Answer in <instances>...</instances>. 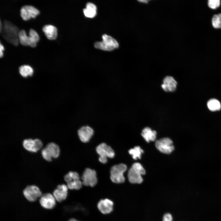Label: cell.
Segmentation results:
<instances>
[{
  "mask_svg": "<svg viewBox=\"0 0 221 221\" xmlns=\"http://www.w3.org/2000/svg\"><path fill=\"white\" fill-rule=\"evenodd\" d=\"M138 1L141 2L147 3H148V2L149 1V0H138Z\"/></svg>",
  "mask_w": 221,
  "mask_h": 221,
  "instance_id": "1f68e13d",
  "label": "cell"
},
{
  "mask_svg": "<svg viewBox=\"0 0 221 221\" xmlns=\"http://www.w3.org/2000/svg\"><path fill=\"white\" fill-rule=\"evenodd\" d=\"M113 203L108 199L100 200L97 204V207L100 212L103 214H108L113 210Z\"/></svg>",
  "mask_w": 221,
  "mask_h": 221,
  "instance_id": "9a60e30c",
  "label": "cell"
},
{
  "mask_svg": "<svg viewBox=\"0 0 221 221\" xmlns=\"http://www.w3.org/2000/svg\"><path fill=\"white\" fill-rule=\"evenodd\" d=\"M18 28L13 23L8 20H4L2 27L0 29V33L2 37L7 42L14 46H17L19 41Z\"/></svg>",
  "mask_w": 221,
  "mask_h": 221,
  "instance_id": "6da1fadb",
  "label": "cell"
},
{
  "mask_svg": "<svg viewBox=\"0 0 221 221\" xmlns=\"http://www.w3.org/2000/svg\"><path fill=\"white\" fill-rule=\"evenodd\" d=\"M97 7L93 3L91 2L87 3L86 5V8L83 10L84 15L88 18H93L96 14Z\"/></svg>",
  "mask_w": 221,
  "mask_h": 221,
  "instance_id": "d6986e66",
  "label": "cell"
},
{
  "mask_svg": "<svg viewBox=\"0 0 221 221\" xmlns=\"http://www.w3.org/2000/svg\"><path fill=\"white\" fill-rule=\"evenodd\" d=\"M41 155L44 159L46 161H51L52 157L49 155L45 148L42 149Z\"/></svg>",
  "mask_w": 221,
  "mask_h": 221,
  "instance_id": "83f0119b",
  "label": "cell"
},
{
  "mask_svg": "<svg viewBox=\"0 0 221 221\" xmlns=\"http://www.w3.org/2000/svg\"><path fill=\"white\" fill-rule=\"evenodd\" d=\"M69 221H79L77 220L76 219H75L74 218H72L71 219H70Z\"/></svg>",
  "mask_w": 221,
  "mask_h": 221,
  "instance_id": "d6a6232c",
  "label": "cell"
},
{
  "mask_svg": "<svg viewBox=\"0 0 221 221\" xmlns=\"http://www.w3.org/2000/svg\"><path fill=\"white\" fill-rule=\"evenodd\" d=\"M20 12L21 17L25 21L28 20L31 18H34L40 13L38 9L30 5L22 7L20 10Z\"/></svg>",
  "mask_w": 221,
  "mask_h": 221,
  "instance_id": "30bf717a",
  "label": "cell"
},
{
  "mask_svg": "<svg viewBox=\"0 0 221 221\" xmlns=\"http://www.w3.org/2000/svg\"><path fill=\"white\" fill-rule=\"evenodd\" d=\"M4 49V48L3 46L2 45V44L0 42V57L2 58L3 55V51Z\"/></svg>",
  "mask_w": 221,
  "mask_h": 221,
  "instance_id": "4dcf8cb0",
  "label": "cell"
},
{
  "mask_svg": "<svg viewBox=\"0 0 221 221\" xmlns=\"http://www.w3.org/2000/svg\"><path fill=\"white\" fill-rule=\"evenodd\" d=\"M143 153V150L139 146H135L134 148L129 150V153L132 156L134 160H137L138 158L140 159L141 155Z\"/></svg>",
  "mask_w": 221,
  "mask_h": 221,
  "instance_id": "603a6c76",
  "label": "cell"
},
{
  "mask_svg": "<svg viewBox=\"0 0 221 221\" xmlns=\"http://www.w3.org/2000/svg\"><path fill=\"white\" fill-rule=\"evenodd\" d=\"M56 201L53 195L48 193L42 194L40 198L39 202L43 208L50 209L55 206Z\"/></svg>",
  "mask_w": 221,
  "mask_h": 221,
  "instance_id": "8fae6325",
  "label": "cell"
},
{
  "mask_svg": "<svg viewBox=\"0 0 221 221\" xmlns=\"http://www.w3.org/2000/svg\"><path fill=\"white\" fill-rule=\"evenodd\" d=\"M80 140L83 142H88L94 134V130L91 127L87 126H83L78 131Z\"/></svg>",
  "mask_w": 221,
  "mask_h": 221,
  "instance_id": "5bb4252c",
  "label": "cell"
},
{
  "mask_svg": "<svg viewBox=\"0 0 221 221\" xmlns=\"http://www.w3.org/2000/svg\"><path fill=\"white\" fill-rule=\"evenodd\" d=\"M73 179H80L79 175L76 172H70L64 176V180L67 183Z\"/></svg>",
  "mask_w": 221,
  "mask_h": 221,
  "instance_id": "484cf974",
  "label": "cell"
},
{
  "mask_svg": "<svg viewBox=\"0 0 221 221\" xmlns=\"http://www.w3.org/2000/svg\"><path fill=\"white\" fill-rule=\"evenodd\" d=\"M212 25L215 28H221V14L214 15L212 20Z\"/></svg>",
  "mask_w": 221,
  "mask_h": 221,
  "instance_id": "d4e9b609",
  "label": "cell"
},
{
  "mask_svg": "<svg viewBox=\"0 0 221 221\" xmlns=\"http://www.w3.org/2000/svg\"><path fill=\"white\" fill-rule=\"evenodd\" d=\"M68 188L64 184H60L54 191L53 195L56 201L61 202L65 200L67 196Z\"/></svg>",
  "mask_w": 221,
  "mask_h": 221,
  "instance_id": "7c38bea8",
  "label": "cell"
},
{
  "mask_svg": "<svg viewBox=\"0 0 221 221\" xmlns=\"http://www.w3.org/2000/svg\"><path fill=\"white\" fill-rule=\"evenodd\" d=\"M155 145L158 150L165 154L171 153L174 149L172 141L168 138H164L157 140Z\"/></svg>",
  "mask_w": 221,
  "mask_h": 221,
  "instance_id": "52a82bcc",
  "label": "cell"
},
{
  "mask_svg": "<svg viewBox=\"0 0 221 221\" xmlns=\"http://www.w3.org/2000/svg\"><path fill=\"white\" fill-rule=\"evenodd\" d=\"M81 179L83 184L86 186L94 187L97 182L96 172L88 168L84 171Z\"/></svg>",
  "mask_w": 221,
  "mask_h": 221,
  "instance_id": "ba28073f",
  "label": "cell"
},
{
  "mask_svg": "<svg viewBox=\"0 0 221 221\" xmlns=\"http://www.w3.org/2000/svg\"><path fill=\"white\" fill-rule=\"evenodd\" d=\"M207 106L210 110L213 111L219 110L221 108L220 102L215 99H210L207 103Z\"/></svg>",
  "mask_w": 221,
  "mask_h": 221,
  "instance_id": "ffe728a7",
  "label": "cell"
},
{
  "mask_svg": "<svg viewBox=\"0 0 221 221\" xmlns=\"http://www.w3.org/2000/svg\"><path fill=\"white\" fill-rule=\"evenodd\" d=\"M23 194L25 198L30 202L35 201L42 194L39 188L35 185L26 187L23 191Z\"/></svg>",
  "mask_w": 221,
  "mask_h": 221,
  "instance_id": "9c48e42d",
  "label": "cell"
},
{
  "mask_svg": "<svg viewBox=\"0 0 221 221\" xmlns=\"http://www.w3.org/2000/svg\"><path fill=\"white\" fill-rule=\"evenodd\" d=\"M172 216L170 213H166L163 216V221H172Z\"/></svg>",
  "mask_w": 221,
  "mask_h": 221,
  "instance_id": "f546056e",
  "label": "cell"
},
{
  "mask_svg": "<svg viewBox=\"0 0 221 221\" xmlns=\"http://www.w3.org/2000/svg\"><path fill=\"white\" fill-rule=\"evenodd\" d=\"M45 148L52 158H56L59 156L60 149L59 146L55 143H49Z\"/></svg>",
  "mask_w": 221,
  "mask_h": 221,
  "instance_id": "ac0fdd59",
  "label": "cell"
},
{
  "mask_svg": "<svg viewBox=\"0 0 221 221\" xmlns=\"http://www.w3.org/2000/svg\"><path fill=\"white\" fill-rule=\"evenodd\" d=\"M83 185L82 182L80 180H76L67 183V186L68 188L71 190H79L80 189Z\"/></svg>",
  "mask_w": 221,
  "mask_h": 221,
  "instance_id": "cb8c5ba5",
  "label": "cell"
},
{
  "mask_svg": "<svg viewBox=\"0 0 221 221\" xmlns=\"http://www.w3.org/2000/svg\"><path fill=\"white\" fill-rule=\"evenodd\" d=\"M34 140L35 145V149L37 152L41 148L43 145L42 142L40 140L38 139H35Z\"/></svg>",
  "mask_w": 221,
  "mask_h": 221,
  "instance_id": "f1b7e54d",
  "label": "cell"
},
{
  "mask_svg": "<svg viewBox=\"0 0 221 221\" xmlns=\"http://www.w3.org/2000/svg\"><path fill=\"white\" fill-rule=\"evenodd\" d=\"M29 34V36H27L24 29L20 30L18 35L19 41L22 45H29L34 47L39 41V36L37 33L33 29H30Z\"/></svg>",
  "mask_w": 221,
  "mask_h": 221,
  "instance_id": "3957f363",
  "label": "cell"
},
{
  "mask_svg": "<svg viewBox=\"0 0 221 221\" xmlns=\"http://www.w3.org/2000/svg\"><path fill=\"white\" fill-rule=\"evenodd\" d=\"M126 166L123 164H120L113 166L110 171V178L115 183L120 184L125 181L124 173L126 170Z\"/></svg>",
  "mask_w": 221,
  "mask_h": 221,
  "instance_id": "5b68a950",
  "label": "cell"
},
{
  "mask_svg": "<svg viewBox=\"0 0 221 221\" xmlns=\"http://www.w3.org/2000/svg\"><path fill=\"white\" fill-rule=\"evenodd\" d=\"M96 151L99 157V161L103 164L107 162V158H113L115 153L111 148L105 143H102L99 145L96 148Z\"/></svg>",
  "mask_w": 221,
  "mask_h": 221,
  "instance_id": "8992f818",
  "label": "cell"
},
{
  "mask_svg": "<svg viewBox=\"0 0 221 221\" xmlns=\"http://www.w3.org/2000/svg\"><path fill=\"white\" fill-rule=\"evenodd\" d=\"M42 30L49 40H54L57 38V29L54 25H45L43 27Z\"/></svg>",
  "mask_w": 221,
  "mask_h": 221,
  "instance_id": "2e32d148",
  "label": "cell"
},
{
  "mask_svg": "<svg viewBox=\"0 0 221 221\" xmlns=\"http://www.w3.org/2000/svg\"><path fill=\"white\" fill-rule=\"evenodd\" d=\"M141 134L146 141L149 142L155 140L157 133L156 131L152 130L149 127H146L142 130Z\"/></svg>",
  "mask_w": 221,
  "mask_h": 221,
  "instance_id": "e0dca14e",
  "label": "cell"
},
{
  "mask_svg": "<svg viewBox=\"0 0 221 221\" xmlns=\"http://www.w3.org/2000/svg\"><path fill=\"white\" fill-rule=\"evenodd\" d=\"M23 145L24 148L27 151L32 152H36L34 140L31 139L24 140L23 142Z\"/></svg>",
  "mask_w": 221,
  "mask_h": 221,
  "instance_id": "7402d4cb",
  "label": "cell"
},
{
  "mask_svg": "<svg viewBox=\"0 0 221 221\" xmlns=\"http://www.w3.org/2000/svg\"><path fill=\"white\" fill-rule=\"evenodd\" d=\"M145 171L139 163H134L129 169L127 176L129 182L133 184H141L143 181L142 175L145 174Z\"/></svg>",
  "mask_w": 221,
  "mask_h": 221,
  "instance_id": "7a4b0ae2",
  "label": "cell"
},
{
  "mask_svg": "<svg viewBox=\"0 0 221 221\" xmlns=\"http://www.w3.org/2000/svg\"><path fill=\"white\" fill-rule=\"evenodd\" d=\"M19 71L20 74L25 77L31 76L33 72V68L30 66L26 65L21 66L19 68Z\"/></svg>",
  "mask_w": 221,
  "mask_h": 221,
  "instance_id": "44dd1931",
  "label": "cell"
},
{
  "mask_svg": "<svg viewBox=\"0 0 221 221\" xmlns=\"http://www.w3.org/2000/svg\"><path fill=\"white\" fill-rule=\"evenodd\" d=\"M220 3L219 0H209L208 4L210 8L212 9H215L219 6Z\"/></svg>",
  "mask_w": 221,
  "mask_h": 221,
  "instance_id": "4316f807",
  "label": "cell"
},
{
  "mask_svg": "<svg viewBox=\"0 0 221 221\" xmlns=\"http://www.w3.org/2000/svg\"><path fill=\"white\" fill-rule=\"evenodd\" d=\"M177 85V82L173 77L167 76L163 79L161 87L165 91L172 92L176 89Z\"/></svg>",
  "mask_w": 221,
  "mask_h": 221,
  "instance_id": "4fadbf2b",
  "label": "cell"
},
{
  "mask_svg": "<svg viewBox=\"0 0 221 221\" xmlns=\"http://www.w3.org/2000/svg\"><path fill=\"white\" fill-rule=\"evenodd\" d=\"M102 38V41L97 42L94 44L96 48L110 51L118 47L119 44L117 41L111 36L104 34L103 35Z\"/></svg>",
  "mask_w": 221,
  "mask_h": 221,
  "instance_id": "277c9868",
  "label": "cell"
}]
</instances>
